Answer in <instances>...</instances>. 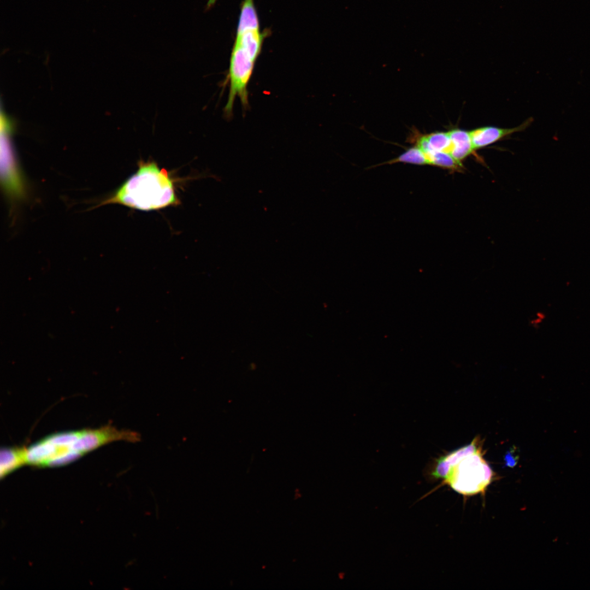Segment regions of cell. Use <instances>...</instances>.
Here are the masks:
<instances>
[{"label":"cell","mask_w":590,"mask_h":590,"mask_svg":"<svg viewBox=\"0 0 590 590\" xmlns=\"http://www.w3.org/2000/svg\"><path fill=\"white\" fill-rule=\"evenodd\" d=\"M236 408L283 422L359 409L347 359L307 321L275 324L274 341L197 410Z\"/></svg>","instance_id":"cell-1"},{"label":"cell","mask_w":590,"mask_h":590,"mask_svg":"<svg viewBox=\"0 0 590 590\" xmlns=\"http://www.w3.org/2000/svg\"><path fill=\"white\" fill-rule=\"evenodd\" d=\"M532 73L506 62L472 64L460 113L453 163L458 187L448 225L461 233L473 196L487 216L497 213L495 174Z\"/></svg>","instance_id":"cell-2"},{"label":"cell","mask_w":590,"mask_h":590,"mask_svg":"<svg viewBox=\"0 0 590 590\" xmlns=\"http://www.w3.org/2000/svg\"><path fill=\"white\" fill-rule=\"evenodd\" d=\"M1 359L11 392L23 410L51 399L55 375L23 282L27 245L2 220Z\"/></svg>","instance_id":"cell-3"},{"label":"cell","mask_w":590,"mask_h":590,"mask_svg":"<svg viewBox=\"0 0 590 590\" xmlns=\"http://www.w3.org/2000/svg\"><path fill=\"white\" fill-rule=\"evenodd\" d=\"M434 0H416L414 4V15H421L423 14L432 4Z\"/></svg>","instance_id":"cell-4"}]
</instances>
